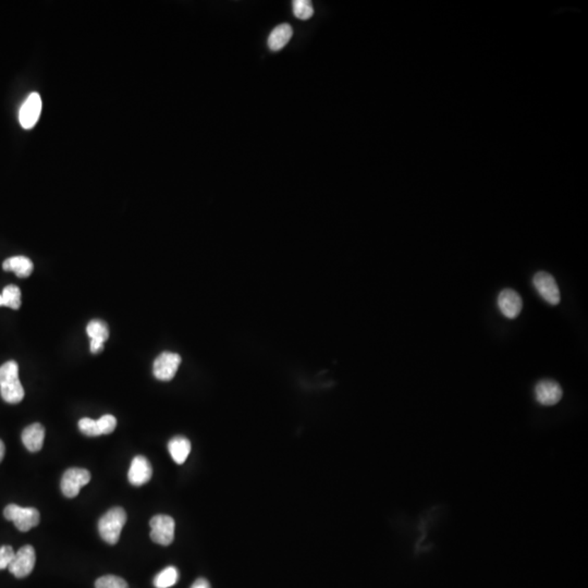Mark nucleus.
<instances>
[{"instance_id": "f257e3e1", "label": "nucleus", "mask_w": 588, "mask_h": 588, "mask_svg": "<svg viewBox=\"0 0 588 588\" xmlns=\"http://www.w3.org/2000/svg\"><path fill=\"white\" fill-rule=\"evenodd\" d=\"M0 394L7 404H20L24 398V389L19 378V365L9 361L0 366Z\"/></svg>"}, {"instance_id": "f03ea898", "label": "nucleus", "mask_w": 588, "mask_h": 588, "mask_svg": "<svg viewBox=\"0 0 588 588\" xmlns=\"http://www.w3.org/2000/svg\"><path fill=\"white\" fill-rule=\"evenodd\" d=\"M126 523H127V514L123 509L119 506L111 509L99 520V535L108 544H117Z\"/></svg>"}, {"instance_id": "7ed1b4c3", "label": "nucleus", "mask_w": 588, "mask_h": 588, "mask_svg": "<svg viewBox=\"0 0 588 588\" xmlns=\"http://www.w3.org/2000/svg\"><path fill=\"white\" fill-rule=\"evenodd\" d=\"M4 516L11 521L20 532H28L40 524V512L35 508H22L17 504H9L4 510Z\"/></svg>"}, {"instance_id": "20e7f679", "label": "nucleus", "mask_w": 588, "mask_h": 588, "mask_svg": "<svg viewBox=\"0 0 588 588\" xmlns=\"http://www.w3.org/2000/svg\"><path fill=\"white\" fill-rule=\"evenodd\" d=\"M150 539L156 544L162 546H169L174 539V528L176 523L172 516L158 514L155 516L150 522Z\"/></svg>"}, {"instance_id": "39448f33", "label": "nucleus", "mask_w": 588, "mask_h": 588, "mask_svg": "<svg viewBox=\"0 0 588 588\" xmlns=\"http://www.w3.org/2000/svg\"><path fill=\"white\" fill-rule=\"evenodd\" d=\"M89 481H91V473L87 470L72 467V469L67 470L61 478V492L66 497H77L81 488L87 485Z\"/></svg>"}, {"instance_id": "423d86ee", "label": "nucleus", "mask_w": 588, "mask_h": 588, "mask_svg": "<svg viewBox=\"0 0 588 588\" xmlns=\"http://www.w3.org/2000/svg\"><path fill=\"white\" fill-rule=\"evenodd\" d=\"M36 562V553L30 545L22 547L14 555L13 560L10 563L9 571L18 579L28 577L33 571Z\"/></svg>"}, {"instance_id": "0eeeda50", "label": "nucleus", "mask_w": 588, "mask_h": 588, "mask_svg": "<svg viewBox=\"0 0 588 588\" xmlns=\"http://www.w3.org/2000/svg\"><path fill=\"white\" fill-rule=\"evenodd\" d=\"M533 284L539 296L551 305L560 303V290L553 274L546 272H538L533 278Z\"/></svg>"}, {"instance_id": "6e6552de", "label": "nucleus", "mask_w": 588, "mask_h": 588, "mask_svg": "<svg viewBox=\"0 0 588 588\" xmlns=\"http://www.w3.org/2000/svg\"><path fill=\"white\" fill-rule=\"evenodd\" d=\"M181 364V357L179 354L172 352H164L157 359L155 360L152 372L155 377L162 382H169L176 376L177 370Z\"/></svg>"}, {"instance_id": "1a4fd4ad", "label": "nucleus", "mask_w": 588, "mask_h": 588, "mask_svg": "<svg viewBox=\"0 0 588 588\" xmlns=\"http://www.w3.org/2000/svg\"><path fill=\"white\" fill-rule=\"evenodd\" d=\"M42 106V99L38 93H32L28 95V99L22 104L19 111V121L22 128L26 130L34 128L40 119Z\"/></svg>"}, {"instance_id": "9d476101", "label": "nucleus", "mask_w": 588, "mask_h": 588, "mask_svg": "<svg viewBox=\"0 0 588 588\" xmlns=\"http://www.w3.org/2000/svg\"><path fill=\"white\" fill-rule=\"evenodd\" d=\"M562 394V388L555 380H540L535 387V396L541 406H555L561 400Z\"/></svg>"}, {"instance_id": "9b49d317", "label": "nucleus", "mask_w": 588, "mask_h": 588, "mask_svg": "<svg viewBox=\"0 0 588 588\" xmlns=\"http://www.w3.org/2000/svg\"><path fill=\"white\" fill-rule=\"evenodd\" d=\"M152 475V465L143 455H138L131 462L128 478L131 485L135 487L145 485L150 481Z\"/></svg>"}, {"instance_id": "f8f14e48", "label": "nucleus", "mask_w": 588, "mask_h": 588, "mask_svg": "<svg viewBox=\"0 0 588 588\" xmlns=\"http://www.w3.org/2000/svg\"><path fill=\"white\" fill-rule=\"evenodd\" d=\"M498 306L500 312L509 319H514L522 311L523 301L516 291L504 289L498 296Z\"/></svg>"}, {"instance_id": "ddd939ff", "label": "nucleus", "mask_w": 588, "mask_h": 588, "mask_svg": "<svg viewBox=\"0 0 588 588\" xmlns=\"http://www.w3.org/2000/svg\"><path fill=\"white\" fill-rule=\"evenodd\" d=\"M87 335L91 339V345H89V350L91 353H99L104 350V343L107 341L109 338V331L108 326L104 321L94 319V321H89L87 327Z\"/></svg>"}, {"instance_id": "4468645a", "label": "nucleus", "mask_w": 588, "mask_h": 588, "mask_svg": "<svg viewBox=\"0 0 588 588\" xmlns=\"http://www.w3.org/2000/svg\"><path fill=\"white\" fill-rule=\"evenodd\" d=\"M22 443L30 453H38L44 445L45 428L40 423L30 425L22 433Z\"/></svg>"}, {"instance_id": "2eb2a0df", "label": "nucleus", "mask_w": 588, "mask_h": 588, "mask_svg": "<svg viewBox=\"0 0 588 588\" xmlns=\"http://www.w3.org/2000/svg\"><path fill=\"white\" fill-rule=\"evenodd\" d=\"M293 35V30L290 24L284 23L274 28L268 36V48L272 52H278L286 48Z\"/></svg>"}, {"instance_id": "dca6fc26", "label": "nucleus", "mask_w": 588, "mask_h": 588, "mask_svg": "<svg viewBox=\"0 0 588 588\" xmlns=\"http://www.w3.org/2000/svg\"><path fill=\"white\" fill-rule=\"evenodd\" d=\"M33 262L26 256H13L3 262V270L13 272L19 278H26L33 272Z\"/></svg>"}, {"instance_id": "f3484780", "label": "nucleus", "mask_w": 588, "mask_h": 588, "mask_svg": "<svg viewBox=\"0 0 588 588\" xmlns=\"http://www.w3.org/2000/svg\"><path fill=\"white\" fill-rule=\"evenodd\" d=\"M168 450L177 464H183L190 455V440L182 436L174 437L172 440L169 441Z\"/></svg>"}, {"instance_id": "a211bd4d", "label": "nucleus", "mask_w": 588, "mask_h": 588, "mask_svg": "<svg viewBox=\"0 0 588 588\" xmlns=\"http://www.w3.org/2000/svg\"><path fill=\"white\" fill-rule=\"evenodd\" d=\"M0 306L19 309L21 306V290L14 284L6 287L0 294Z\"/></svg>"}, {"instance_id": "6ab92c4d", "label": "nucleus", "mask_w": 588, "mask_h": 588, "mask_svg": "<svg viewBox=\"0 0 588 588\" xmlns=\"http://www.w3.org/2000/svg\"><path fill=\"white\" fill-rule=\"evenodd\" d=\"M179 579L178 570L174 567H168L160 572L154 579V586L156 588H169L176 585Z\"/></svg>"}, {"instance_id": "aec40b11", "label": "nucleus", "mask_w": 588, "mask_h": 588, "mask_svg": "<svg viewBox=\"0 0 588 588\" xmlns=\"http://www.w3.org/2000/svg\"><path fill=\"white\" fill-rule=\"evenodd\" d=\"M293 14L300 20H309L314 14V8L309 0H296L293 1Z\"/></svg>"}, {"instance_id": "412c9836", "label": "nucleus", "mask_w": 588, "mask_h": 588, "mask_svg": "<svg viewBox=\"0 0 588 588\" xmlns=\"http://www.w3.org/2000/svg\"><path fill=\"white\" fill-rule=\"evenodd\" d=\"M96 588H129L127 582L116 575H105L99 577L95 583Z\"/></svg>"}, {"instance_id": "4be33fe9", "label": "nucleus", "mask_w": 588, "mask_h": 588, "mask_svg": "<svg viewBox=\"0 0 588 588\" xmlns=\"http://www.w3.org/2000/svg\"><path fill=\"white\" fill-rule=\"evenodd\" d=\"M96 423L101 435L111 434L117 426L116 417L111 414L104 415L99 420L96 421Z\"/></svg>"}, {"instance_id": "5701e85b", "label": "nucleus", "mask_w": 588, "mask_h": 588, "mask_svg": "<svg viewBox=\"0 0 588 588\" xmlns=\"http://www.w3.org/2000/svg\"><path fill=\"white\" fill-rule=\"evenodd\" d=\"M79 428H80V431H82L83 434L87 435V436H101L99 427H97L96 421L91 420V418H89V417H84V418L80 420V422H79Z\"/></svg>"}, {"instance_id": "b1692460", "label": "nucleus", "mask_w": 588, "mask_h": 588, "mask_svg": "<svg viewBox=\"0 0 588 588\" xmlns=\"http://www.w3.org/2000/svg\"><path fill=\"white\" fill-rule=\"evenodd\" d=\"M14 555H16V553H14L12 547H0V570L9 567L10 563L13 560Z\"/></svg>"}, {"instance_id": "393cba45", "label": "nucleus", "mask_w": 588, "mask_h": 588, "mask_svg": "<svg viewBox=\"0 0 588 588\" xmlns=\"http://www.w3.org/2000/svg\"><path fill=\"white\" fill-rule=\"evenodd\" d=\"M191 588H211L209 585V581L205 579H199L193 583Z\"/></svg>"}, {"instance_id": "a878e982", "label": "nucleus", "mask_w": 588, "mask_h": 588, "mask_svg": "<svg viewBox=\"0 0 588 588\" xmlns=\"http://www.w3.org/2000/svg\"><path fill=\"white\" fill-rule=\"evenodd\" d=\"M5 443L0 440V462L3 461L4 457H5Z\"/></svg>"}]
</instances>
